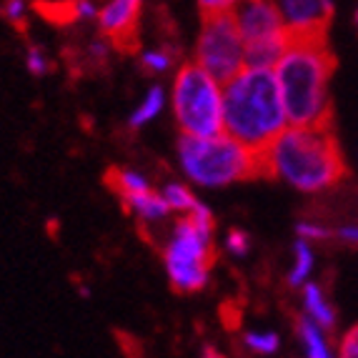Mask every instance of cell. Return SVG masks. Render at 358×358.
<instances>
[{"label": "cell", "instance_id": "1", "mask_svg": "<svg viewBox=\"0 0 358 358\" xmlns=\"http://www.w3.org/2000/svg\"><path fill=\"white\" fill-rule=\"evenodd\" d=\"M288 126L273 68L245 66L223 83V131L228 136L263 153Z\"/></svg>", "mask_w": 358, "mask_h": 358}, {"label": "cell", "instance_id": "2", "mask_svg": "<svg viewBox=\"0 0 358 358\" xmlns=\"http://www.w3.org/2000/svg\"><path fill=\"white\" fill-rule=\"evenodd\" d=\"M263 176L278 178L299 193H323L343 173V158L331 126H288L261 153Z\"/></svg>", "mask_w": 358, "mask_h": 358}, {"label": "cell", "instance_id": "3", "mask_svg": "<svg viewBox=\"0 0 358 358\" xmlns=\"http://www.w3.org/2000/svg\"><path fill=\"white\" fill-rule=\"evenodd\" d=\"M336 60L326 36L291 38L273 66L291 126H331V76Z\"/></svg>", "mask_w": 358, "mask_h": 358}, {"label": "cell", "instance_id": "4", "mask_svg": "<svg viewBox=\"0 0 358 358\" xmlns=\"http://www.w3.org/2000/svg\"><path fill=\"white\" fill-rule=\"evenodd\" d=\"M180 173L201 188H226L263 176L261 153L251 150L226 131L218 136L178 138Z\"/></svg>", "mask_w": 358, "mask_h": 358}, {"label": "cell", "instance_id": "5", "mask_svg": "<svg viewBox=\"0 0 358 358\" xmlns=\"http://www.w3.org/2000/svg\"><path fill=\"white\" fill-rule=\"evenodd\" d=\"M213 210L198 201L173 226L163 245V266L176 293H198L208 286L215 261Z\"/></svg>", "mask_w": 358, "mask_h": 358}, {"label": "cell", "instance_id": "6", "mask_svg": "<svg viewBox=\"0 0 358 358\" xmlns=\"http://www.w3.org/2000/svg\"><path fill=\"white\" fill-rule=\"evenodd\" d=\"M171 108L183 136L223 133V83L196 60L183 63L173 76Z\"/></svg>", "mask_w": 358, "mask_h": 358}, {"label": "cell", "instance_id": "7", "mask_svg": "<svg viewBox=\"0 0 358 358\" xmlns=\"http://www.w3.org/2000/svg\"><path fill=\"white\" fill-rule=\"evenodd\" d=\"M233 18L245 43V66L273 68L291 41L273 0H245L233 10Z\"/></svg>", "mask_w": 358, "mask_h": 358}, {"label": "cell", "instance_id": "8", "mask_svg": "<svg viewBox=\"0 0 358 358\" xmlns=\"http://www.w3.org/2000/svg\"><path fill=\"white\" fill-rule=\"evenodd\" d=\"M193 60L215 76L221 83L231 80L245 68V43L241 36L233 13H213L203 15V25L198 33Z\"/></svg>", "mask_w": 358, "mask_h": 358}, {"label": "cell", "instance_id": "9", "mask_svg": "<svg viewBox=\"0 0 358 358\" xmlns=\"http://www.w3.org/2000/svg\"><path fill=\"white\" fill-rule=\"evenodd\" d=\"M143 0H106V6L98 10V28L118 50H131L138 38Z\"/></svg>", "mask_w": 358, "mask_h": 358}, {"label": "cell", "instance_id": "10", "mask_svg": "<svg viewBox=\"0 0 358 358\" xmlns=\"http://www.w3.org/2000/svg\"><path fill=\"white\" fill-rule=\"evenodd\" d=\"M291 38L326 36L329 20L334 15V3L329 0H273Z\"/></svg>", "mask_w": 358, "mask_h": 358}, {"label": "cell", "instance_id": "11", "mask_svg": "<svg viewBox=\"0 0 358 358\" xmlns=\"http://www.w3.org/2000/svg\"><path fill=\"white\" fill-rule=\"evenodd\" d=\"M296 338H299L303 356L308 358H331L336 353L329 329H323L321 323H316L308 316H301L296 321Z\"/></svg>", "mask_w": 358, "mask_h": 358}, {"label": "cell", "instance_id": "12", "mask_svg": "<svg viewBox=\"0 0 358 358\" xmlns=\"http://www.w3.org/2000/svg\"><path fill=\"white\" fill-rule=\"evenodd\" d=\"M123 203H126V208L131 210L136 218H141L143 223H163L168 215L173 213L171 206L166 203L163 193H155L153 188L123 196Z\"/></svg>", "mask_w": 358, "mask_h": 358}, {"label": "cell", "instance_id": "13", "mask_svg": "<svg viewBox=\"0 0 358 358\" xmlns=\"http://www.w3.org/2000/svg\"><path fill=\"white\" fill-rule=\"evenodd\" d=\"M301 306H303V316L321 323L323 329L331 331L336 326V308L329 301V296H326L321 283L308 281L301 286Z\"/></svg>", "mask_w": 358, "mask_h": 358}, {"label": "cell", "instance_id": "14", "mask_svg": "<svg viewBox=\"0 0 358 358\" xmlns=\"http://www.w3.org/2000/svg\"><path fill=\"white\" fill-rule=\"evenodd\" d=\"M313 268H316V251H313V243L299 238L293 243V261H291V268H288V278H286L288 286L301 288L303 283H308L310 275H313Z\"/></svg>", "mask_w": 358, "mask_h": 358}, {"label": "cell", "instance_id": "15", "mask_svg": "<svg viewBox=\"0 0 358 358\" xmlns=\"http://www.w3.org/2000/svg\"><path fill=\"white\" fill-rule=\"evenodd\" d=\"M166 103H168V96H166V90H163V85H150L148 93L141 98V103H138L136 110H133L131 118H128V128L138 131V128H145L148 123H153V120L163 113Z\"/></svg>", "mask_w": 358, "mask_h": 358}, {"label": "cell", "instance_id": "16", "mask_svg": "<svg viewBox=\"0 0 358 358\" xmlns=\"http://www.w3.org/2000/svg\"><path fill=\"white\" fill-rule=\"evenodd\" d=\"M108 185H110V188H113L120 198L131 196V193H138V191H148V188H153V185H150V180L145 178L143 173L131 171V168H113V171L108 173Z\"/></svg>", "mask_w": 358, "mask_h": 358}, {"label": "cell", "instance_id": "17", "mask_svg": "<svg viewBox=\"0 0 358 358\" xmlns=\"http://www.w3.org/2000/svg\"><path fill=\"white\" fill-rule=\"evenodd\" d=\"M243 348L258 356H273L281 351V336L275 331H245Z\"/></svg>", "mask_w": 358, "mask_h": 358}, {"label": "cell", "instance_id": "18", "mask_svg": "<svg viewBox=\"0 0 358 358\" xmlns=\"http://www.w3.org/2000/svg\"><path fill=\"white\" fill-rule=\"evenodd\" d=\"M163 198H166V203L171 206V210L173 213H188V210L193 208V206L198 203V198L193 196V191L188 188V185L183 183H166V188H163Z\"/></svg>", "mask_w": 358, "mask_h": 358}, {"label": "cell", "instance_id": "19", "mask_svg": "<svg viewBox=\"0 0 358 358\" xmlns=\"http://www.w3.org/2000/svg\"><path fill=\"white\" fill-rule=\"evenodd\" d=\"M176 63V55L173 50H166V48H158V50H143L141 53V68L150 76H163L173 68Z\"/></svg>", "mask_w": 358, "mask_h": 358}, {"label": "cell", "instance_id": "20", "mask_svg": "<svg viewBox=\"0 0 358 358\" xmlns=\"http://www.w3.org/2000/svg\"><path fill=\"white\" fill-rule=\"evenodd\" d=\"M296 236L303 241H310V243H323V241H329L336 236V231H331L326 223L321 221H299L296 223Z\"/></svg>", "mask_w": 358, "mask_h": 358}, {"label": "cell", "instance_id": "21", "mask_svg": "<svg viewBox=\"0 0 358 358\" xmlns=\"http://www.w3.org/2000/svg\"><path fill=\"white\" fill-rule=\"evenodd\" d=\"M223 248L233 258L248 256V251H251V236L245 231H241V228H233V231L226 233V238H223Z\"/></svg>", "mask_w": 358, "mask_h": 358}, {"label": "cell", "instance_id": "22", "mask_svg": "<svg viewBox=\"0 0 358 358\" xmlns=\"http://www.w3.org/2000/svg\"><path fill=\"white\" fill-rule=\"evenodd\" d=\"M25 66H28L30 76L43 78L50 73V58L45 55V50L41 45H30L28 53H25Z\"/></svg>", "mask_w": 358, "mask_h": 358}, {"label": "cell", "instance_id": "23", "mask_svg": "<svg viewBox=\"0 0 358 358\" xmlns=\"http://www.w3.org/2000/svg\"><path fill=\"white\" fill-rule=\"evenodd\" d=\"M0 13L8 23H13L15 28H23L28 20V3L25 0H3L0 3Z\"/></svg>", "mask_w": 358, "mask_h": 358}, {"label": "cell", "instance_id": "24", "mask_svg": "<svg viewBox=\"0 0 358 358\" xmlns=\"http://www.w3.org/2000/svg\"><path fill=\"white\" fill-rule=\"evenodd\" d=\"M241 3L245 0H198V8L203 15H213V13H233Z\"/></svg>", "mask_w": 358, "mask_h": 358}, {"label": "cell", "instance_id": "25", "mask_svg": "<svg viewBox=\"0 0 358 358\" xmlns=\"http://www.w3.org/2000/svg\"><path fill=\"white\" fill-rule=\"evenodd\" d=\"M73 18L78 23H85V20H96L98 18V10L101 8L96 6V0H73Z\"/></svg>", "mask_w": 358, "mask_h": 358}, {"label": "cell", "instance_id": "26", "mask_svg": "<svg viewBox=\"0 0 358 358\" xmlns=\"http://www.w3.org/2000/svg\"><path fill=\"white\" fill-rule=\"evenodd\" d=\"M338 356L358 358V326H351V329L343 334V338L338 341Z\"/></svg>", "mask_w": 358, "mask_h": 358}, {"label": "cell", "instance_id": "27", "mask_svg": "<svg viewBox=\"0 0 358 358\" xmlns=\"http://www.w3.org/2000/svg\"><path fill=\"white\" fill-rule=\"evenodd\" d=\"M110 48H113V43L108 41L106 36L96 38V41L90 43V48H88L90 60H93V63H98V66H106V63H108V55H110Z\"/></svg>", "mask_w": 358, "mask_h": 358}, {"label": "cell", "instance_id": "28", "mask_svg": "<svg viewBox=\"0 0 358 358\" xmlns=\"http://www.w3.org/2000/svg\"><path fill=\"white\" fill-rule=\"evenodd\" d=\"M334 238H338L341 243L356 245V248H358V223H346V226L336 228V236H334Z\"/></svg>", "mask_w": 358, "mask_h": 358}, {"label": "cell", "instance_id": "29", "mask_svg": "<svg viewBox=\"0 0 358 358\" xmlns=\"http://www.w3.org/2000/svg\"><path fill=\"white\" fill-rule=\"evenodd\" d=\"M353 20H356V28H358V6H356V15H353Z\"/></svg>", "mask_w": 358, "mask_h": 358}, {"label": "cell", "instance_id": "30", "mask_svg": "<svg viewBox=\"0 0 358 358\" xmlns=\"http://www.w3.org/2000/svg\"><path fill=\"white\" fill-rule=\"evenodd\" d=\"M58 3H73V0H58Z\"/></svg>", "mask_w": 358, "mask_h": 358}, {"label": "cell", "instance_id": "31", "mask_svg": "<svg viewBox=\"0 0 358 358\" xmlns=\"http://www.w3.org/2000/svg\"><path fill=\"white\" fill-rule=\"evenodd\" d=\"M329 3H334V0H329Z\"/></svg>", "mask_w": 358, "mask_h": 358}]
</instances>
